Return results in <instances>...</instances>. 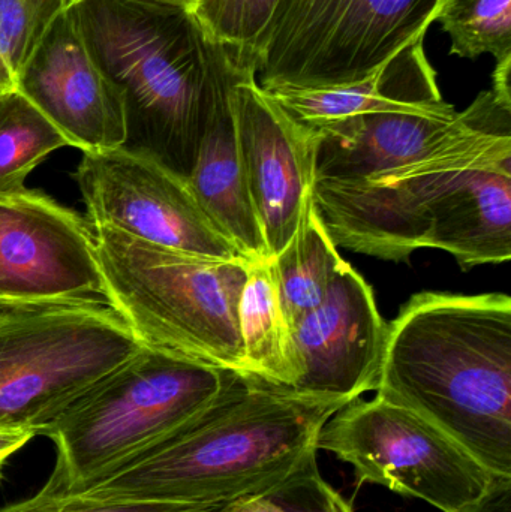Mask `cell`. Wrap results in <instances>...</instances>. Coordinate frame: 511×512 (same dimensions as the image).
<instances>
[{"label":"cell","instance_id":"3","mask_svg":"<svg viewBox=\"0 0 511 512\" xmlns=\"http://www.w3.org/2000/svg\"><path fill=\"white\" fill-rule=\"evenodd\" d=\"M66 9L122 95V147L188 179L215 90L213 42L192 9L162 0H69Z\"/></svg>","mask_w":511,"mask_h":512},{"label":"cell","instance_id":"2","mask_svg":"<svg viewBox=\"0 0 511 512\" xmlns=\"http://www.w3.org/2000/svg\"><path fill=\"white\" fill-rule=\"evenodd\" d=\"M345 405L237 373L209 408L81 496L215 504L257 495L317 462L318 435Z\"/></svg>","mask_w":511,"mask_h":512},{"label":"cell","instance_id":"4","mask_svg":"<svg viewBox=\"0 0 511 512\" xmlns=\"http://www.w3.org/2000/svg\"><path fill=\"white\" fill-rule=\"evenodd\" d=\"M236 375L143 346L39 432L56 445V466L39 493L87 492L209 408Z\"/></svg>","mask_w":511,"mask_h":512},{"label":"cell","instance_id":"18","mask_svg":"<svg viewBox=\"0 0 511 512\" xmlns=\"http://www.w3.org/2000/svg\"><path fill=\"white\" fill-rule=\"evenodd\" d=\"M425 36H417L356 83L311 89L276 87L266 92L297 122L312 129L380 111L435 107L446 101L423 47Z\"/></svg>","mask_w":511,"mask_h":512},{"label":"cell","instance_id":"20","mask_svg":"<svg viewBox=\"0 0 511 512\" xmlns=\"http://www.w3.org/2000/svg\"><path fill=\"white\" fill-rule=\"evenodd\" d=\"M314 203L309 204L299 228L284 251L270 259L279 300L288 325H294L320 306L345 265Z\"/></svg>","mask_w":511,"mask_h":512},{"label":"cell","instance_id":"17","mask_svg":"<svg viewBox=\"0 0 511 512\" xmlns=\"http://www.w3.org/2000/svg\"><path fill=\"white\" fill-rule=\"evenodd\" d=\"M443 102L414 110L380 111L332 123L318 132L317 179L357 180L416 161L458 122Z\"/></svg>","mask_w":511,"mask_h":512},{"label":"cell","instance_id":"10","mask_svg":"<svg viewBox=\"0 0 511 512\" xmlns=\"http://www.w3.org/2000/svg\"><path fill=\"white\" fill-rule=\"evenodd\" d=\"M92 227L116 228L185 254L243 259L198 203L188 179L126 147L83 152L74 173Z\"/></svg>","mask_w":511,"mask_h":512},{"label":"cell","instance_id":"21","mask_svg":"<svg viewBox=\"0 0 511 512\" xmlns=\"http://www.w3.org/2000/svg\"><path fill=\"white\" fill-rule=\"evenodd\" d=\"M68 146L56 126L17 90L0 95V195L26 188L42 159Z\"/></svg>","mask_w":511,"mask_h":512},{"label":"cell","instance_id":"1","mask_svg":"<svg viewBox=\"0 0 511 512\" xmlns=\"http://www.w3.org/2000/svg\"><path fill=\"white\" fill-rule=\"evenodd\" d=\"M375 393L511 480V298L422 292L389 324Z\"/></svg>","mask_w":511,"mask_h":512},{"label":"cell","instance_id":"6","mask_svg":"<svg viewBox=\"0 0 511 512\" xmlns=\"http://www.w3.org/2000/svg\"><path fill=\"white\" fill-rule=\"evenodd\" d=\"M444 0H276L258 39L260 86L356 83L426 35Z\"/></svg>","mask_w":511,"mask_h":512},{"label":"cell","instance_id":"7","mask_svg":"<svg viewBox=\"0 0 511 512\" xmlns=\"http://www.w3.org/2000/svg\"><path fill=\"white\" fill-rule=\"evenodd\" d=\"M511 104L492 90L459 113L453 131L422 158L365 179H317L312 203L336 246L387 261L423 249L422 213L438 185L501 135Z\"/></svg>","mask_w":511,"mask_h":512},{"label":"cell","instance_id":"27","mask_svg":"<svg viewBox=\"0 0 511 512\" xmlns=\"http://www.w3.org/2000/svg\"><path fill=\"white\" fill-rule=\"evenodd\" d=\"M84 300H89V298H84ZM84 300L24 301L0 297V322L8 321V319L15 318V316L41 312V310L53 309V307L65 306V304L78 303V301Z\"/></svg>","mask_w":511,"mask_h":512},{"label":"cell","instance_id":"8","mask_svg":"<svg viewBox=\"0 0 511 512\" xmlns=\"http://www.w3.org/2000/svg\"><path fill=\"white\" fill-rule=\"evenodd\" d=\"M143 343L96 298L0 322V429L39 435Z\"/></svg>","mask_w":511,"mask_h":512},{"label":"cell","instance_id":"26","mask_svg":"<svg viewBox=\"0 0 511 512\" xmlns=\"http://www.w3.org/2000/svg\"><path fill=\"white\" fill-rule=\"evenodd\" d=\"M237 501L215 504L99 501L81 495L47 496L38 493L26 501L0 508V512H230Z\"/></svg>","mask_w":511,"mask_h":512},{"label":"cell","instance_id":"16","mask_svg":"<svg viewBox=\"0 0 511 512\" xmlns=\"http://www.w3.org/2000/svg\"><path fill=\"white\" fill-rule=\"evenodd\" d=\"M213 53L215 90L188 183L210 221L245 261H270L260 224L249 200L237 149L228 95L233 78V56L216 42H213Z\"/></svg>","mask_w":511,"mask_h":512},{"label":"cell","instance_id":"23","mask_svg":"<svg viewBox=\"0 0 511 512\" xmlns=\"http://www.w3.org/2000/svg\"><path fill=\"white\" fill-rule=\"evenodd\" d=\"M69 0H0V95L15 80Z\"/></svg>","mask_w":511,"mask_h":512},{"label":"cell","instance_id":"22","mask_svg":"<svg viewBox=\"0 0 511 512\" xmlns=\"http://www.w3.org/2000/svg\"><path fill=\"white\" fill-rule=\"evenodd\" d=\"M435 23L450 38V54L477 60L511 57V0H444Z\"/></svg>","mask_w":511,"mask_h":512},{"label":"cell","instance_id":"25","mask_svg":"<svg viewBox=\"0 0 511 512\" xmlns=\"http://www.w3.org/2000/svg\"><path fill=\"white\" fill-rule=\"evenodd\" d=\"M230 512H354L318 471L309 463L281 483L257 495L246 496Z\"/></svg>","mask_w":511,"mask_h":512},{"label":"cell","instance_id":"31","mask_svg":"<svg viewBox=\"0 0 511 512\" xmlns=\"http://www.w3.org/2000/svg\"><path fill=\"white\" fill-rule=\"evenodd\" d=\"M162 2L174 3V5L185 6V8H194L197 0H162Z\"/></svg>","mask_w":511,"mask_h":512},{"label":"cell","instance_id":"15","mask_svg":"<svg viewBox=\"0 0 511 512\" xmlns=\"http://www.w3.org/2000/svg\"><path fill=\"white\" fill-rule=\"evenodd\" d=\"M423 248L455 256L464 270L511 258V135L450 173L422 213Z\"/></svg>","mask_w":511,"mask_h":512},{"label":"cell","instance_id":"14","mask_svg":"<svg viewBox=\"0 0 511 512\" xmlns=\"http://www.w3.org/2000/svg\"><path fill=\"white\" fill-rule=\"evenodd\" d=\"M14 90L56 126L68 146L101 152L125 144L122 95L90 56L68 9L21 68Z\"/></svg>","mask_w":511,"mask_h":512},{"label":"cell","instance_id":"11","mask_svg":"<svg viewBox=\"0 0 511 512\" xmlns=\"http://www.w3.org/2000/svg\"><path fill=\"white\" fill-rule=\"evenodd\" d=\"M233 60L228 95L240 165L267 254L273 259L293 239L312 203L320 137L260 86L254 63L234 56Z\"/></svg>","mask_w":511,"mask_h":512},{"label":"cell","instance_id":"12","mask_svg":"<svg viewBox=\"0 0 511 512\" xmlns=\"http://www.w3.org/2000/svg\"><path fill=\"white\" fill-rule=\"evenodd\" d=\"M102 295L92 228L44 192L0 195V297L84 300Z\"/></svg>","mask_w":511,"mask_h":512},{"label":"cell","instance_id":"28","mask_svg":"<svg viewBox=\"0 0 511 512\" xmlns=\"http://www.w3.org/2000/svg\"><path fill=\"white\" fill-rule=\"evenodd\" d=\"M468 512H511V480H498Z\"/></svg>","mask_w":511,"mask_h":512},{"label":"cell","instance_id":"24","mask_svg":"<svg viewBox=\"0 0 511 512\" xmlns=\"http://www.w3.org/2000/svg\"><path fill=\"white\" fill-rule=\"evenodd\" d=\"M275 3L276 0H197L192 12L210 41L227 48L240 62L254 63L255 47Z\"/></svg>","mask_w":511,"mask_h":512},{"label":"cell","instance_id":"5","mask_svg":"<svg viewBox=\"0 0 511 512\" xmlns=\"http://www.w3.org/2000/svg\"><path fill=\"white\" fill-rule=\"evenodd\" d=\"M102 295L144 346L251 375L239 328L245 259L204 258L92 227Z\"/></svg>","mask_w":511,"mask_h":512},{"label":"cell","instance_id":"29","mask_svg":"<svg viewBox=\"0 0 511 512\" xmlns=\"http://www.w3.org/2000/svg\"><path fill=\"white\" fill-rule=\"evenodd\" d=\"M35 436L36 433L29 429H0V481L3 480L9 457L29 444Z\"/></svg>","mask_w":511,"mask_h":512},{"label":"cell","instance_id":"30","mask_svg":"<svg viewBox=\"0 0 511 512\" xmlns=\"http://www.w3.org/2000/svg\"><path fill=\"white\" fill-rule=\"evenodd\" d=\"M510 74L511 57L510 59L497 62L494 71V87H492V92H494L501 101L509 102V104H511Z\"/></svg>","mask_w":511,"mask_h":512},{"label":"cell","instance_id":"19","mask_svg":"<svg viewBox=\"0 0 511 512\" xmlns=\"http://www.w3.org/2000/svg\"><path fill=\"white\" fill-rule=\"evenodd\" d=\"M239 328L249 373L270 384L293 388L299 364L270 261L249 262L239 303Z\"/></svg>","mask_w":511,"mask_h":512},{"label":"cell","instance_id":"13","mask_svg":"<svg viewBox=\"0 0 511 512\" xmlns=\"http://www.w3.org/2000/svg\"><path fill=\"white\" fill-rule=\"evenodd\" d=\"M387 330L371 285L345 262L323 303L294 325L299 378L291 390L347 403L375 391Z\"/></svg>","mask_w":511,"mask_h":512},{"label":"cell","instance_id":"9","mask_svg":"<svg viewBox=\"0 0 511 512\" xmlns=\"http://www.w3.org/2000/svg\"><path fill=\"white\" fill-rule=\"evenodd\" d=\"M317 448L353 466L362 483L441 512L470 511L501 480L425 418L378 394L339 409L321 429Z\"/></svg>","mask_w":511,"mask_h":512}]
</instances>
